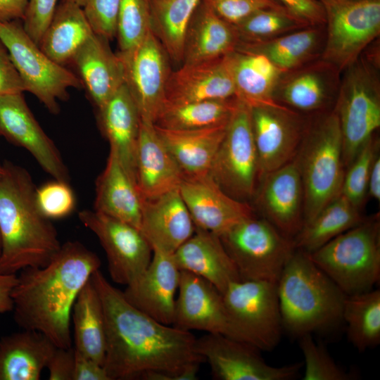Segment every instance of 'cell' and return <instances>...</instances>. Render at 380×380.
Returning a JSON list of instances; mask_svg holds the SVG:
<instances>
[{
    "mask_svg": "<svg viewBox=\"0 0 380 380\" xmlns=\"http://www.w3.org/2000/svg\"><path fill=\"white\" fill-rule=\"evenodd\" d=\"M209 175L222 190L237 200L246 201L255 194L259 168L251 110L239 100Z\"/></svg>",
    "mask_w": 380,
    "mask_h": 380,
    "instance_id": "7c38bea8",
    "label": "cell"
},
{
    "mask_svg": "<svg viewBox=\"0 0 380 380\" xmlns=\"http://www.w3.org/2000/svg\"><path fill=\"white\" fill-rule=\"evenodd\" d=\"M230 319L245 341L260 350L274 349L282 323L276 282L239 280L222 293Z\"/></svg>",
    "mask_w": 380,
    "mask_h": 380,
    "instance_id": "8fae6325",
    "label": "cell"
},
{
    "mask_svg": "<svg viewBox=\"0 0 380 380\" xmlns=\"http://www.w3.org/2000/svg\"><path fill=\"white\" fill-rule=\"evenodd\" d=\"M3 165L2 164H0V175H1L2 172H3Z\"/></svg>",
    "mask_w": 380,
    "mask_h": 380,
    "instance_id": "91938a15",
    "label": "cell"
},
{
    "mask_svg": "<svg viewBox=\"0 0 380 380\" xmlns=\"http://www.w3.org/2000/svg\"><path fill=\"white\" fill-rule=\"evenodd\" d=\"M78 217L105 251L113 281L127 286L144 273L153 250L139 229L94 210H83Z\"/></svg>",
    "mask_w": 380,
    "mask_h": 380,
    "instance_id": "4fadbf2b",
    "label": "cell"
},
{
    "mask_svg": "<svg viewBox=\"0 0 380 380\" xmlns=\"http://www.w3.org/2000/svg\"><path fill=\"white\" fill-rule=\"evenodd\" d=\"M325 38L320 59L341 74L380 34V0H333L324 6Z\"/></svg>",
    "mask_w": 380,
    "mask_h": 380,
    "instance_id": "30bf717a",
    "label": "cell"
},
{
    "mask_svg": "<svg viewBox=\"0 0 380 380\" xmlns=\"http://www.w3.org/2000/svg\"><path fill=\"white\" fill-rule=\"evenodd\" d=\"M28 0H0V22L23 20Z\"/></svg>",
    "mask_w": 380,
    "mask_h": 380,
    "instance_id": "11a10c76",
    "label": "cell"
},
{
    "mask_svg": "<svg viewBox=\"0 0 380 380\" xmlns=\"http://www.w3.org/2000/svg\"><path fill=\"white\" fill-rule=\"evenodd\" d=\"M342 145L334 110L306 126L296 155L303 187V225L341 194L345 174Z\"/></svg>",
    "mask_w": 380,
    "mask_h": 380,
    "instance_id": "5b68a950",
    "label": "cell"
},
{
    "mask_svg": "<svg viewBox=\"0 0 380 380\" xmlns=\"http://www.w3.org/2000/svg\"><path fill=\"white\" fill-rule=\"evenodd\" d=\"M195 228L179 189L143 199L140 230L152 250L174 253L193 235Z\"/></svg>",
    "mask_w": 380,
    "mask_h": 380,
    "instance_id": "cb8c5ba5",
    "label": "cell"
},
{
    "mask_svg": "<svg viewBox=\"0 0 380 380\" xmlns=\"http://www.w3.org/2000/svg\"><path fill=\"white\" fill-rule=\"evenodd\" d=\"M101 265L95 253L74 241L62 244L46 265L22 270L12 292L16 324L43 334L57 348L72 347L73 305Z\"/></svg>",
    "mask_w": 380,
    "mask_h": 380,
    "instance_id": "7a4b0ae2",
    "label": "cell"
},
{
    "mask_svg": "<svg viewBox=\"0 0 380 380\" xmlns=\"http://www.w3.org/2000/svg\"><path fill=\"white\" fill-rule=\"evenodd\" d=\"M239 42L259 43L308 26L286 9H264L254 13L234 25Z\"/></svg>",
    "mask_w": 380,
    "mask_h": 380,
    "instance_id": "60d3db41",
    "label": "cell"
},
{
    "mask_svg": "<svg viewBox=\"0 0 380 380\" xmlns=\"http://www.w3.org/2000/svg\"><path fill=\"white\" fill-rule=\"evenodd\" d=\"M142 198L136 182L111 151L96 182L94 210L140 229Z\"/></svg>",
    "mask_w": 380,
    "mask_h": 380,
    "instance_id": "f1b7e54d",
    "label": "cell"
},
{
    "mask_svg": "<svg viewBox=\"0 0 380 380\" xmlns=\"http://www.w3.org/2000/svg\"><path fill=\"white\" fill-rule=\"evenodd\" d=\"M36 201L42 213L49 220L70 215L75 206V198L68 182L54 179L36 189Z\"/></svg>",
    "mask_w": 380,
    "mask_h": 380,
    "instance_id": "f6af8a7d",
    "label": "cell"
},
{
    "mask_svg": "<svg viewBox=\"0 0 380 380\" xmlns=\"http://www.w3.org/2000/svg\"><path fill=\"white\" fill-rule=\"evenodd\" d=\"M340 77L336 68L318 58L284 72L273 99L298 113L322 111L335 103Z\"/></svg>",
    "mask_w": 380,
    "mask_h": 380,
    "instance_id": "7402d4cb",
    "label": "cell"
},
{
    "mask_svg": "<svg viewBox=\"0 0 380 380\" xmlns=\"http://www.w3.org/2000/svg\"><path fill=\"white\" fill-rule=\"evenodd\" d=\"M316 1H319L320 3H322L323 4V6H325V5L328 4L329 3H330L333 0H316Z\"/></svg>",
    "mask_w": 380,
    "mask_h": 380,
    "instance_id": "680465c9",
    "label": "cell"
},
{
    "mask_svg": "<svg viewBox=\"0 0 380 380\" xmlns=\"http://www.w3.org/2000/svg\"><path fill=\"white\" fill-rule=\"evenodd\" d=\"M227 56L239 101L249 107L279 104L273 94L284 72L265 56L237 46Z\"/></svg>",
    "mask_w": 380,
    "mask_h": 380,
    "instance_id": "1f68e13d",
    "label": "cell"
},
{
    "mask_svg": "<svg viewBox=\"0 0 380 380\" xmlns=\"http://www.w3.org/2000/svg\"><path fill=\"white\" fill-rule=\"evenodd\" d=\"M364 219L360 210L340 194L303 226L293 239L295 248L312 253Z\"/></svg>",
    "mask_w": 380,
    "mask_h": 380,
    "instance_id": "8d00e7d4",
    "label": "cell"
},
{
    "mask_svg": "<svg viewBox=\"0 0 380 380\" xmlns=\"http://www.w3.org/2000/svg\"><path fill=\"white\" fill-rule=\"evenodd\" d=\"M238 104L236 98L182 104L166 103L154 125L169 129H198L226 125Z\"/></svg>",
    "mask_w": 380,
    "mask_h": 380,
    "instance_id": "f35d334b",
    "label": "cell"
},
{
    "mask_svg": "<svg viewBox=\"0 0 380 380\" xmlns=\"http://www.w3.org/2000/svg\"><path fill=\"white\" fill-rule=\"evenodd\" d=\"M375 156L370 170L367 194L376 201L380 200V156Z\"/></svg>",
    "mask_w": 380,
    "mask_h": 380,
    "instance_id": "9f6ffc18",
    "label": "cell"
},
{
    "mask_svg": "<svg viewBox=\"0 0 380 380\" xmlns=\"http://www.w3.org/2000/svg\"><path fill=\"white\" fill-rule=\"evenodd\" d=\"M151 0H120L117 32L119 52L131 51L151 30Z\"/></svg>",
    "mask_w": 380,
    "mask_h": 380,
    "instance_id": "b9f144b4",
    "label": "cell"
},
{
    "mask_svg": "<svg viewBox=\"0 0 380 380\" xmlns=\"http://www.w3.org/2000/svg\"><path fill=\"white\" fill-rule=\"evenodd\" d=\"M342 320L347 325L349 341L359 351L380 343V291L346 296Z\"/></svg>",
    "mask_w": 380,
    "mask_h": 380,
    "instance_id": "ab89813d",
    "label": "cell"
},
{
    "mask_svg": "<svg viewBox=\"0 0 380 380\" xmlns=\"http://www.w3.org/2000/svg\"><path fill=\"white\" fill-rule=\"evenodd\" d=\"M0 40L9 52L25 91L35 96L50 113L58 114V101L68 98L70 88L81 87L80 78L46 55L25 32L21 20L0 22Z\"/></svg>",
    "mask_w": 380,
    "mask_h": 380,
    "instance_id": "9c48e42d",
    "label": "cell"
},
{
    "mask_svg": "<svg viewBox=\"0 0 380 380\" xmlns=\"http://www.w3.org/2000/svg\"><path fill=\"white\" fill-rule=\"evenodd\" d=\"M282 327L300 337L342 321L346 296L308 254L295 249L277 282Z\"/></svg>",
    "mask_w": 380,
    "mask_h": 380,
    "instance_id": "277c9868",
    "label": "cell"
},
{
    "mask_svg": "<svg viewBox=\"0 0 380 380\" xmlns=\"http://www.w3.org/2000/svg\"><path fill=\"white\" fill-rule=\"evenodd\" d=\"M184 175L154 124L141 120L136 156V182L144 200L179 189Z\"/></svg>",
    "mask_w": 380,
    "mask_h": 380,
    "instance_id": "484cf974",
    "label": "cell"
},
{
    "mask_svg": "<svg viewBox=\"0 0 380 380\" xmlns=\"http://www.w3.org/2000/svg\"><path fill=\"white\" fill-rule=\"evenodd\" d=\"M238 42L234 26L219 17L201 1L186 31L182 64L222 58L234 51Z\"/></svg>",
    "mask_w": 380,
    "mask_h": 380,
    "instance_id": "f546056e",
    "label": "cell"
},
{
    "mask_svg": "<svg viewBox=\"0 0 380 380\" xmlns=\"http://www.w3.org/2000/svg\"><path fill=\"white\" fill-rule=\"evenodd\" d=\"M0 137H1V130H0Z\"/></svg>",
    "mask_w": 380,
    "mask_h": 380,
    "instance_id": "be15d7a7",
    "label": "cell"
},
{
    "mask_svg": "<svg viewBox=\"0 0 380 380\" xmlns=\"http://www.w3.org/2000/svg\"><path fill=\"white\" fill-rule=\"evenodd\" d=\"M165 97L166 103L170 104L236 98L227 56L201 63L182 64L179 69L171 71Z\"/></svg>",
    "mask_w": 380,
    "mask_h": 380,
    "instance_id": "603a6c76",
    "label": "cell"
},
{
    "mask_svg": "<svg viewBox=\"0 0 380 380\" xmlns=\"http://www.w3.org/2000/svg\"><path fill=\"white\" fill-rule=\"evenodd\" d=\"M379 149V140L374 137L360 150L344 174L341 194L360 210L367 195L370 170Z\"/></svg>",
    "mask_w": 380,
    "mask_h": 380,
    "instance_id": "7bdbcfd3",
    "label": "cell"
},
{
    "mask_svg": "<svg viewBox=\"0 0 380 380\" xmlns=\"http://www.w3.org/2000/svg\"><path fill=\"white\" fill-rule=\"evenodd\" d=\"M57 1L58 0H28L23 25L25 32L38 45L51 20Z\"/></svg>",
    "mask_w": 380,
    "mask_h": 380,
    "instance_id": "c3c4849f",
    "label": "cell"
},
{
    "mask_svg": "<svg viewBox=\"0 0 380 380\" xmlns=\"http://www.w3.org/2000/svg\"><path fill=\"white\" fill-rule=\"evenodd\" d=\"M91 280L103 308L104 369L110 380H195L204 359L189 331L160 323L141 312L100 270Z\"/></svg>",
    "mask_w": 380,
    "mask_h": 380,
    "instance_id": "6da1fadb",
    "label": "cell"
},
{
    "mask_svg": "<svg viewBox=\"0 0 380 380\" xmlns=\"http://www.w3.org/2000/svg\"><path fill=\"white\" fill-rule=\"evenodd\" d=\"M219 17L236 25L264 9H286L274 0H202Z\"/></svg>",
    "mask_w": 380,
    "mask_h": 380,
    "instance_id": "bcb514c9",
    "label": "cell"
},
{
    "mask_svg": "<svg viewBox=\"0 0 380 380\" xmlns=\"http://www.w3.org/2000/svg\"><path fill=\"white\" fill-rule=\"evenodd\" d=\"M291 14L310 25H324L325 9L322 3L316 0H274Z\"/></svg>",
    "mask_w": 380,
    "mask_h": 380,
    "instance_id": "f907efd6",
    "label": "cell"
},
{
    "mask_svg": "<svg viewBox=\"0 0 380 380\" xmlns=\"http://www.w3.org/2000/svg\"><path fill=\"white\" fill-rule=\"evenodd\" d=\"M201 1L151 0V30L176 63H182L186 31Z\"/></svg>",
    "mask_w": 380,
    "mask_h": 380,
    "instance_id": "74e56055",
    "label": "cell"
},
{
    "mask_svg": "<svg viewBox=\"0 0 380 380\" xmlns=\"http://www.w3.org/2000/svg\"><path fill=\"white\" fill-rule=\"evenodd\" d=\"M196 349L217 380H290L302 367L300 362L272 366L254 345L219 334L208 333L196 338Z\"/></svg>",
    "mask_w": 380,
    "mask_h": 380,
    "instance_id": "9a60e30c",
    "label": "cell"
},
{
    "mask_svg": "<svg viewBox=\"0 0 380 380\" xmlns=\"http://www.w3.org/2000/svg\"><path fill=\"white\" fill-rule=\"evenodd\" d=\"M260 183L256 202L263 217L293 240L304 223L303 187L296 156Z\"/></svg>",
    "mask_w": 380,
    "mask_h": 380,
    "instance_id": "d6986e66",
    "label": "cell"
},
{
    "mask_svg": "<svg viewBox=\"0 0 380 380\" xmlns=\"http://www.w3.org/2000/svg\"><path fill=\"white\" fill-rule=\"evenodd\" d=\"M43 334L23 329L0 338V380H39L56 349Z\"/></svg>",
    "mask_w": 380,
    "mask_h": 380,
    "instance_id": "4dcf8cb0",
    "label": "cell"
},
{
    "mask_svg": "<svg viewBox=\"0 0 380 380\" xmlns=\"http://www.w3.org/2000/svg\"><path fill=\"white\" fill-rule=\"evenodd\" d=\"M180 271L196 274L223 293L232 282L241 280L219 236L196 227L193 235L173 253Z\"/></svg>",
    "mask_w": 380,
    "mask_h": 380,
    "instance_id": "4316f807",
    "label": "cell"
},
{
    "mask_svg": "<svg viewBox=\"0 0 380 380\" xmlns=\"http://www.w3.org/2000/svg\"><path fill=\"white\" fill-rule=\"evenodd\" d=\"M308 254L345 295L373 289L380 280L379 215L365 218Z\"/></svg>",
    "mask_w": 380,
    "mask_h": 380,
    "instance_id": "8992f818",
    "label": "cell"
},
{
    "mask_svg": "<svg viewBox=\"0 0 380 380\" xmlns=\"http://www.w3.org/2000/svg\"><path fill=\"white\" fill-rule=\"evenodd\" d=\"M227 125L189 130L154 126L184 177H194L209 174Z\"/></svg>",
    "mask_w": 380,
    "mask_h": 380,
    "instance_id": "d6a6232c",
    "label": "cell"
},
{
    "mask_svg": "<svg viewBox=\"0 0 380 380\" xmlns=\"http://www.w3.org/2000/svg\"><path fill=\"white\" fill-rule=\"evenodd\" d=\"M219 236L241 280L277 283L296 249L293 239L254 215Z\"/></svg>",
    "mask_w": 380,
    "mask_h": 380,
    "instance_id": "ba28073f",
    "label": "cell"
},
{
    "mask_svg": "<svg viewBox=\"0 0 380 380\" xmlns=\"http://www.w3.org/2000/svg\"><path fill=\"white\" fill-rule=\"evenodd\" d=\"M1 236H0V254H1Z\"/></svg>",
    "mask_w": 380,
    "mask_h": 380,
    "instance_id": "94428289",
    "label": "cell"
},
{
    "mask_svg": "<svg viewBox=\"0 0 380 380\" xmlns=\"http://www.w3.org/2000/svg\"><path fill=\"white\" fill-rule=\"evenodd\" d=\"M335 1H353V0H335Z\"/></svg>",
    "mask_w": 380,
    "mask_h": 380,
    "instance_id": "6125c7cd",
    "label": "cell"
},
{
    "mask_svg": "<svg viewBox=\"0 0 380 380\" xmlns=\"http://www.w3.org/2000/svg\"><path fill=\"white\" fill-rule=\"evenodd\" d=\"M73 380H110L103 365L74 348Z\"/></svg>",
    "mask_w": 380,
    "mask_h": 380,
    "instance_id": "f5cc1de1",
    "label": "cell"
},
{
    "mask_svg": "<svg viewBox=\"0 0 380 380\" xmlns=\"http://www.w3.org/2000/svg\"><path fill=\"white\" fill-rule=\"evenodd\" d=\"M74 348L103 365L106 322L100 296L91 278L80 291L72 310Z\"/></svg>",
    "mask_w": 380,
    "mask_h": 380,
    "instance_id": "d590c367",
    "label": "cell"
},
{
    "mask_svg": "<svg viewBox=\"0 0 380 380\" xmlns=\"http://www.w3.org/2000/svg\"><path fill=\"white\" fill-rule=\"evenodd\" d=\"M0 175V272L46 265L61 247L56 227L40 211L30 172L10 161Z\"/></svg>",
    "mask_w": 380,
    "mask_h": 380,
    "instance_id": "3957f363",
    "label": "cell"
},
{
    "mask_svg": "<svg viewBox=\"0 0 380 380\" xmlns=\"http://www.w3.org/2000/svg\"><path fill=\"white\" fill-rule=\"evenodd\" d=\"M250 110L260 182L296 156L307 125L298 113L281 104Z\"/></svg>",
    "mask_w": 380,
    "mask_h": 380,
    "instance_id": "2e32d148",
    "label": "cell"
},
{
    "mask_svg": "<svg viewBox=\"0 0 380 380\" xmlns=\"http://www.w3.org/2000/svg\"><path fill=\"white\" fill-rule=\"evenodd\" d=\"M17 281L16 274H5L0 272V314L13 310L12 292Z\"/></svg>",
    "mask_w": 380,
    "mask_h": 380,
    "instance_id": "db71d44e",
    "label": "cell"
},
{
    "mask_svg": "<svg viewBox=\"0 0 380 380\" xmlns=\"http://www.w3.org/2000/svg\"><path fill=\"white\" fill-rule=\"evenodd\" d=\"M120 0H87L82 7L93 32L108 40L116 37Z\"/></svg>",
    "mask_w": 380,
    "mask_h": 380,
    "instance_id": "7dc6e473",
    "label": "cell"
},
{
    "mask_svg": "<svg viewBox=\"0 0 380 380\" xmlns=\"http://www.w3.org/2000/svg\"><path fill=\"white\" fill-rule=\"evenodd\" d=\"M324 38V25H311L266 42H239L236 46L265 56L285 72L319 58Z\"/></svg>",
    "mask_w": 380,
    "mask_h": 380,
    "instance_id": "836d02e7",
    "label": "cell"
},
{
    "mask_svg": "<svg viewBox=\"0 0 380 380\" xmlns=\"http://www.w3.org/2000/svg\"><path fill=\"white\" fill-rule=\"evenodd\" d=\"M72 1L75 2L78 5L83 7L87 1V0H72Z\"/></svg>",
    "mask_w": 380,
    "mask_h": 380,
    "instance_id": "6f0895ef",
    "label": "cell"
},
{
    "mask_svg": "<svg viewBox=\"0 0 380 380\" xmlns=\"http://www.w3.org/2000/svg\"><path fill=\"white\" fill-rule=\"evenodd\" d=\"M179 191L195 227L217 236L254 215L246 201L227 194L209 174L184 177Z\"/></svg>",
    "mask_w": 380,
    "mask_h": 380,
    "instance_id": "ffe728a7",
    "label": "cell"
},
{
    "mask_svg": "<svg viewBox=\"0 0 380 380\" xmlns=\"http://www.w3.org/2000/svg\"><path fill=\"white\" fill-rule=\"evenodd\" d=\"M299 346L305 362L303 380H352L356 376L339 367L321 343L311 334L299 337Z\"/></svg>",
    "mask_w": 380,
    "mask_h": 380,
    "instance_id": "ee69618b",
    "label": "cell"
},
{
    "mask_svg": "<svg viewBox=\"0 0 380 380\" xmlns=\"http://www.w3.org/2000/svg\"><path fill=\"white\" fill-rule=\"evenodd\" d=\"M179 277L173 253L153 249L146 270L122 292L126 300L141 312L160 323L172 325Z\"/></svg>",
    "mask_w": 380,
    "mask_h": 380,
    "instance_id": "44dd1931",
    "label": "cell"
},
{
    "mask_svg": "<svg viewBox=\"0 0 380 380\" xmlns=\"http://www.w3.org/2000/svg\"><path fill=\"white\" fill-rule=\"evenodd\" d=\"M98 110L100 127L120 162L136 182V156L141 118L124 84ZM137 184V182H136Z\"/></svg>",
    "mask_w": 380,
    "mask_h": 380,
    "instance_id": "83f0119b",
    "label": "cell"
},
{
    "mask_svg": "<svg viewBox=\"0 0 380 380\" xmlns=\"http://www.w3.org/2000/svg\"><path fill=\"white\" fill-rule=\"evenodd\" d=\"M379 68L361 54L341 74L333 110L339 122L346 168L380 127Z\"/></svg>",
    "mask_w": 380,
    "mask_h": 380,
    "instance_id": "52a82bcc",
    "label": "cell"
},
{
    "mask_svg": "<svg viewBox=\"0 0 380 380\" xmlns=\"http://www.w3.org/2000/svg\"><path fill=\"white\" fill-rule=\"evenodd\" d=\"M107 39L93 33L78 49L71 62L81 83L97 109L125 84L122 61L110 48Z\"/></svg>",
    "mask_w": 380,
    "mask_h": 380,
    "instance_id": "d4e9b609",
    "label": "cell"
},
{
    "mask_svg": "<svg viewBox=\"0 0 380 380\" xmlns=\"http://www.w3.org/2000/svg\"><path fill=\"white\" fill-rule=\"evenodd\" d=\"M127 87L141 120L154 124L166 103V86L171 72L169 57L151 30L135 48L118 53Z\"/></svg>",
    "mask_w": 380,
    "mask_h": 380,
    "instance_id": "5bb4252c",
    "label": "cell"
},
{
    "mask_svg": "<svg viewBox=\"0 0 380 380\" xmlns=\"http://www.w3.org/2000/svg\"><path fill=\"white\" fill-rule=\"evenodd\" d=\"M25 91L22 79L9 52L0 40V96Z\"/></svg>",
    "mask_w": 380,
    "mask_h": 380,
    "instance_id": "681fc988",
    "label": "cell"
},
{
    "mask_svg": "<svg viewBox=\"0 0 380 380\" xmlns=\"http://www.w3.org/2000/svg\"><path fill=\"white\" fill-rule=\"evenodd\" d=\"M74 347L56 348L46 368L49 380H73Z\"/></svg>",
    "mask_w": 380,
    "mask_h": 380,
    "instance_id": "816d5d0a",
    "label": "cell"
},
{
    "mask_svg": "<svg viewBox=\"0 0 380 380\" xmlns=\"http://www.w3.org/2000/svg\"><path fill=\"white\" fill-rule=\"evenodd\" d=\"M93 33L83 8L72 0H60L39 46L51 60L65 66Z\"/></svg>",
    "mask_w": 380,
    "mask_h": 380,
    "instance_id": "e575fe53",
    "label": "cell"
},
{
    "mask_svg": "<svg viewBox=\"0 0 380 380\" xmlns=\"http://www.w3.org/2000/svg\"><path fill=\"white\" fill-rule=\"evenodd\" d=\"M0 130L7 140L30 152L54 179L69 182L58 149L35 119L23 94L0 96Z\"/></svg>",
    "mask_w": 380,
    "mask_h": 380,
    "instance_id": "ac0fdd59",
    "label": "cell"
},
{
    "mask_svg": "<svg viewBox=\"0 0 380 380\" xmlns=\"http://www.w3.org/2000/svg\"><path fill=\"white\" fill-rule=\"evenodd\" d=\"M173 326L202 330L245 341L232 323L222 293L205 279L180 271Z\"/></svg>",
    "mask_w": 380,
    "mask_h": 380,
    "instance_id": "e0dca14e",
    "label": "cell"
}]
</instances>
